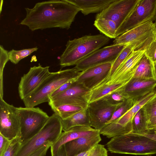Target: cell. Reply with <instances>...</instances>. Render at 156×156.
Wrapping results in <instances>:
<instances>
[{
	"mask_svg": "<svg viewBox=\"0 0 156 156\" xmlns=\"http://www.w3.org/2000/svg\"><path fill=\"white\" fill-rule=\"evenodd\" d=\"M154 130H155V132H156V129H155Z\"/></svg>",
	"mask_w": 156,
	"mask_h": 156,
	"instance_id": "cell-45",
	"label": "cell"
},
{
	"mask_svg": "<svg viewBox=\"0 0 156 156\" xmlns=\"http://www.w3.org/2000/svg\"><path fill=\"white\" fill-rule=\"evenodd\" d=\"M11 140L0 134V156H3L7 150Z\"/></svg>",
	"mask_w": 156,
	"mask_h": 156,
	"instance_id": "cell-36",
	"label": "cell"
},
{
	"mask_svg": "<svg viewBox=\"0 0 156 156\" xmlns=\"http://www.w3.org/2000/svg\"><path fill=\"white\" fill-rule=\"evenodd\" d=\"M113 62L97 65L82 72L76 81L91 90L109 76Z\"/></svg>",
	"mask_w": 156,
	"mask_h": 156,
	"instance_id": "cell-17",
	"label": "cell"
},
{
	"mask_svg": "<svg viewBox=\"0 0 156 156\" xmlns=\"http://www.w3.org/2000/svg\"><path fill=\"white\" fill-rule=\"evenodd\" d=\"M132 130L131 133H138L145 132L147 125L144 119L141 109L135 115L132 121Z\"/></svg>",
	"mask_w": 156,
	"mask_h": 156,
	"instance_id": "cell-30",
	"label": "cell"
},
{
	"mask_svg": "<svg viewBox=\"0 0 156 156\" xmlns=\"http://www.w3.org/2000/svg\"><path fill=\"white\" fill-rule=\"evenodd\" d=\"M154 34L155 37V39L156 40V29L154 32Z\"/></svg>",
	"mask_w": 156,
	"mask_h": 156,
	"instance_id": "cell-42",
	"label": "cell"
},
{
	"mask_svg": "<svg viewBox=\"0 0 156 156\" xmlns=\"http://www.w3.org/2000/svg\"><path fill=\"white\" fill-rule=\"evenodd\" d=\"M156 86V79L134 77L122 90L125 99L138 101L153 91Z\"/></svg>",
	"mask_w": 156,
	"mask_h": 156,
	"instance_id": "cell-16",
	"label": "cell"
},
{
	"mask_svg": "<svg viewBox=\"0 0 156 156\" xmlns=\"http://www.w3.org/2000/svg\"><path fill=\"white\" fill-rule=\"evenodd\" d=\"M155 23L150 21L143 23L115 38L113 44L126 45L137 41L149 40L154 38Z\"/></svg>",
	"mask_w": 156,
	"mask_h": 156,
	"instance_id": "cell-15",
	"label": "cell"
},
{
	"mask_svg": "<svg viewBox=\"0 0 156 156\" xmlns=\"http://www.w3.org/2000/svg\"><path fill=\"white\" fill-rule=\"evenodd\" d=\"M90 90L76 80L64 91L50 98L48 104H68L86 108L89 104Z\"/></svg>",
	"mask_w": 156,
	"mask_h": 156,
	"instance_id": "cell-9",
	"label": "cell"
},
{
	"mask_svg": "<svg viewBox=\"0 0 156 156\" xmlns=\"http://www.w3.org/2000/svg\"><path fill=\"white\" fill-rule=\"evenodd\" d=\"M22 144L21 137L17 136L11 140L3 156H15Z\"/></svg>",
	"mask_w": 156,
	"mask_h": 156,
	"instance_id": "cell-32",
	"label": "cell"
},
{
	"mask_svg": "<svg viewBox=\"0 0 156 156\" xmlns=\"http://www.w3.org/2000/svg\"><path fill=\"white\" fill-rule=\"evenodd\" d=\"M25 9L26 16L20 24L32 31L55 27L68 29L80 11L67 0L38 2L33 8Z\"/></svg>",
	"mask_w": 156,
	"mask_h": 156,
	"instance_id": "cell-1",
	"label": "cell"
},
{
	"mask_svg": "<svg viewBox=\"0 0 156 156\" xmlns=\"http://www.w3.org/2000/svg\"><path fill=\"white\" fill-rule=\"evenodd\" d=\"M94 25L103 34L111 38H116L118 28L112 20L104 18L96 19Z\"/></svg>",
	"mask_w": 156,
	"mask_h": 156,
	"instance_id": "cell-23",
	"label": "cell"
},
{
	"mask_svg": "<svg viewBox=\"0 0 156 156\" xmlns=\"http://www.w3.org/2000/svg\"><path fill=\"white\" fill-rule=\"evenodd\" d=\"M106 146L112 153L149 156L156 154V132L128 133L112 138Z\"/></svg>",
	"mask_w": 156,
	"mask_h": 156,
	"instance_id": "cell-2",
	"label": "cell"
},
{
	"mask_svg": "<svg viewBox=\"0 0 156 156\" xmlns=\"http://www.w3.org/2000/svg\"><path fill=\"white\" fill-rule=\"evenodd\" d=\"M154 91L156 92V86H155V87L154 89Z\"/></svg>",
	"mask_w": 156,
	"mask_h": 156,
	"instance_id": "cell-44",
	"label": "cell"
},
{
	"mask_svg": "<svg viewBox=\"0 0 156 156\" xmlns=\"http://www.w3.org/2000/svg\"><path fill=\"white\" fill-rule=\"evenodd\" d=\"M141 110L147 127L148 123L156 118V95L147 103Z\"/></svg>",
	"mask_w": 156,
	"mask_h": 156,
	"instance_id": "cell-28",
	"label": "cell"
},
{
	"mask_svg": "<svg viewBox=\"0 0 156 156\" xmlns=\"http://www.w3.org/2000/svg\"><path fill=\"white\" fill-rule=\"evenodd\" d=\"M137 101L130 99H125L122 103L118 105L111 119L106 125L114 122L124 115L135 104Z\"/></svg>",
	"mask_w": 156,
	"mask_h": 156,
	"instance_id": "cell-26",
	"label": "cell"
},
{
	"mask_svg": "<svg viewBox=\"0 0 156 156\" xmlns=\"http://www.w3.org/2000/svg\"><path fill=\"white\" fill-rule=\"evenodd\" d=\"M0 89L3 90V72L6 62L9 60V58L8 51L5 50L3 46L0 45Z\"/></svg>",
	"mask_w": 156,
	"mask_h": 156,
	"instance_id": "cell-34",
	"label": "cell"
},
{
	"mask_svg": "<svg viewBox=\"0 0 156 156\" xmlns=\"http://www.w3.org/2000/svg\"><path fill=\"white\" fill-rule=\"evenodd\" d=\"M151 64L154 75V78L156 79V61L152 64Z\"/></svg>",
	"mask_w": 156,
	"mask_h": 156,
	"instance_id": "cell-40",
	"label": "cell"
},
{
	"mask_svg": "<svg viewBox=\"0 0 156 156\" xmlns=\"http://www.w3.org/2000/svg\"><path fill=\"white\" fill-rule=\"evenodd\" d=\"M101 140L100 131L77 138L64 144L67 156H75L86 151Z\"/></svg>",
	"mask_w": 156,
	"mask_h": 156,
	"instance_id": "cell-18",
	"label": "cell"
},
{
	"mask_svg": "<svg viewBox=\"0 0 156 156\" xmlns=\"http://www.w3.org/2000/svg\"><path fill=\"white\" fill-rule=\"evenodd\" d=\"M0 134L11 140L20 137V118L17 107L6 102L0 96Z\"/></svg>",
	"mask_w": 156,
	"mask_h": 156,
	"instance_id": "cell-10",
	"label": "cell"
},
{
	"mask_svg": "<svg viewBox=\"0 0 156 156\" xmlns=\"http://www.w3.org/2000/svg\"><path fill=\"white\" fill-rule=\"evenodd\" d=\"M122 89L114 91L102 98L106 100L111 105H120L125 99L122 94Z\"/></svg>",
	"mask_w": 156,
	"mask_h": 156,
	"instance_id": "cell-31",
	"label": "cell"
},
{
	"mask_svg": "<svg viewBox=\"0 0 156 156\" xmlns=\"http://www.w3.org/2000/svg\"><path fill=\"white\" fill-rule=\"evenodd\" d=\"M155 24H156V22H155Z\"/></svg>",
	"mask_w": 156,
	"mask_h": 156,
	"instance_id": "cell-46",
	"label": "cell"
},
{
	"mask_svg": "<svg viewBox=\"0 0 156 156\" xmlns=\"http://www.w3.org/2000/svg\"><path fill=\"white\" fill-rule=\"evenodd\" d=\"M55 156H67L64 144L59 148Z\"/></svg>",
	"mask_w": 156,
	"mask_h": 156,
	"instance_id": "cell-39",
	"label": "cell"
},
{
	"mask_svg": "<svg viewBox=\"0 0 156 156\" xmlns=\"http://www.w3.org/2000/svg\"><path fill=\"white\" fill-rule=\"evenodd\" d=\"M75 67L71 69L50 73L39 86L23 100L25 107H34L48 102L51 94L67 82L77 79L82 73Z\"/></svg>",
	"mask_w": 156,
	"mask_h": 156,
	"instance_id": "cell-4",
	"label": "cell"
},
{
	"mask_svg": "<svg viewBox=\"0 0 156 156\" xmlns=\"http://www.w3.org/2000/svg\"><path fill=\"white\" fill-rule=\"evenodd\" d=\"M110 38L103 34L87 35L69 40L60 58L62 67L76 65L79 62L107 44Z\"/></svg>",
	"mask_w": 156,
	"mask_h": 156,
	"instance_id": "cell-3",
	"label": "cell"
},
{
	"mask_svg": "<svg viewBox=\"0 0 156 156\" xmlns=\"http://www.w3.org/2000/svg\"><path fill=\"white\" fill-rule=\"evenodd\" d=\"M52 144L50 143L45 144L28 156H45L48 150Z\"/></svg>",
	"mask_w": 156,
	"mask_h": 156,
	"instance_id": "cell-38",
	"label": "cell"
},
{
	"mask_svg": "<svg viewBox=\"0 0 156 156\" xmlns=\"http://www.w3.org/2000/svg\"><path fill=\"white\" fill-rule=\"evenodd\" d=\"M62 130L66 131L72 127L81 126L91 127L87 108L79 112L69 118L62 119Z\"/></svg>",
	"mask_w": 156,
	"mask_h": 156,
	"instance_id": "cell-22",
	"label": "cell"
},
{
	"mask_svg": "<svg viewBox=\"0 0 156 156\" xmlns=\"http://www.w3.org/2000/svg\"><path fill=\"white\" fill-rule=\"evenodd\" d=\"M145 50L140 49L133 50L114 74L99 85L121 83L126 86L134 77L136 70L145 54Z\"/></svg>",
	"mask_w": 156,
	"mask_h": 156,
	"instance_id": "cell-8",
	"label": "cell"
},
{
	"mask_svg": "<svg viewBox=\"0 0 156 156\" xmlns=\"http://www.w3.org/2000/svg\"><path fill=\"white\" fill-rule=\"evenodd\" d=\"M145 55L151 64L156 61V40L155 38L146 49Z\"/></svg>",
	"mask_w": 156,
	"mask_h": 156,
	"instance_id": "cell-35",
	"label": "cell"
},
{
	"mask_svg": "<svg viewBox=\"0 0 156 156\" xmlns=\"http://www.w3.org/2000/svg\"><path fill=\"white\" fill-rule=\"evenodd\" d=\"M156 125V118L150 121L148 124L147 128L148 130L150 128Z\"/></svg>",
	"mask_w": 156,
	"mask_h": 156,
	"instance_id": "cell-41",
	"label": "cell"
},
{
	"mask_svg": "<svg viewBox=\"0 0 156 156\" xmlns=\"http://www.w3.org/2000/svg\"><path fill=\"white\" fill-rule=\"evenodd\" d=\"M99 131L91 127L79 126L62 132L57 140L50 147L51 156H55L59 148L67 142Z\"/></svg>",
	"mask_w": 156,
	"mask_h": 156,
	"instance_id": "cell-19",
	"label": "cell"
},
{
	"mask_svg": "<svg viewBox=\"0 0 156 156\" xmlns=\"http://www.w3.org/2000/svg\"><path fill=\"white\" fill-rule=\"evenodd\" d=\"M155 95L156 92L153 91L137 101L135 104L128 112L112 123L114 125L119 127L126 126L129 123L132 122L133 117L137 112Z\"/></svg>",
	"mask_w": 156,
	"mask_h": 156,
	"instance_id": "cell-21",
	"label": "cell"
},
{
	"mask_svg": "<svg viewBox=\"0 0 156 156\" xmlns=\"http://www.w3.org/2000/svg\"><path fill=\"white\" fill-rule=\"evenodd\" d=\"M50 106L54 113L62 120L66 119L85 109L80 106L68 104L51 105Z\"/></svg>",
	"mask_w": 156,
	"mask_h": 156,
	"instance_id": "cell-24",
	"label": "cell"
},
{
	"mask_svg": "<svg viewBox=\"0 0 156 156\" xmlns=\"http://www.w3.org/2000/svg\"><path fill=\"white\" fill-rule=\"evenodd\" d=\"M140 0H116L98 13L96 19L104 18L112 20L115 23L118 29Z\"/></svg>",
	"mask_w": 156,
	"mask_h": 156,
	"instance_id": "cell-11",
	"label": "cell"
},
{
	"mask_svg": "<svg viewBox=\"0 0 156 156\" xmlns=\"http://www.w3.org/2000/svg\"><path fill=\"white\" fill-rule=\"evenodd\" d=\"M77 79L70 80L62 85L51 94L50 95V98L54 97L65 90L73 83L76 81Z\"/></svg>",
	"mask_w": 156,
	"mask_h": 156,
	"instance_id": "cell-37",
	"label": "cell"
},
{
	"mask_svg": "<svg viewBox=\"0 0 156 156\" xmlns=\"http://www.w3.org/2000/svg\"><path fill=\"white\" fill-rule=\"evenodd\" d=\"M22 143L37 134L43 127L49 116L39 107L17 108Z\"/></svg>",
	"mask_w": 156,
	"mask_h": 156,
	"instance_id": "cell-6",
	"label": "cell"
},
{
	"mask_svg": "<svg viewBox=\"0 0 156 156\" xmlns=\"http://www.w3.org/2000/svg\"><path fill=\"white\" fill-rule=\"evenodd\" d=\"M3 0H1V12L2 10V5L3 4Z\"/></svg>",
	"mask_w": 156,
	"mask_h": 156,
	"instance_id": "cell-43",
	"label": "cell"
},
{
	"mask_svg": "<svg viewBox=\"0 0 156 156\" xmlns=\"http://www.w3.org/2000/svg\"><path fill=\"white\" fill-rule=\"evenodd\" d=\"M83 156H108V152L104 145L98 144L85 151Z\"/></svg>",
	"mask_w": 156,
	"mask_h": 156,
	"instance_id": "cell-33",
	"label": "cell"
},
{
	"mask_svg": "<svg viewBox=\"0 0 156 156\" xmlns=\"http://www.w3.org/2000/svg\"><path fill=\"white\" fill-rule=\"evenodd\" d=\"M156 20V0H140L117 30L118 37L144 23Z\"/></svg>",
	"mask_w": 156,
	"mask_h": 156,
	"instance_id": "cell-7",
	"label": "cell"
},
{
	"mask_svg": "<svg viewBox=\"0 0 156 156\" xmlns=\"http://www.w3.org/2000/svg\"><path fill=\"white\" fill-rule=\"evenodd\" d=\"M118 105H111L103 98L89 103L87 108L91 127L100 131L111 119Z\"/></svg>",
	"mask_w": 156,
	"mask_h": 156,
	"instance_id": "cell-14",
	"label": "cell"
},
{
	"mask_svg": "<svg viewBox=\"0 0 156 156\" xmlns=\"http://www.w3.org/2000/svg\"><path fill=\"white\" fill-rule=\"evenodd\" d=\"M126 45L113 44L100 48L79 62L75 67L83 72L97 65L113 62Z\"/></svg>",
	"mask_w": 156,
	"mask_h": 156,
	"instance_id": "cell-12",
	"label": "cell"
},
{
	"mask_svg": "<svg viewBox=\"0 0 156 156\" xmlns=\"http://www.w3.org/2000/svg\"><path fill=\"white\" fill-rule=\"evenodd\" d=\"M134 77L142 78H154L150 62L145 54L137 66Z\"/></svg>",
	"mask_w": 156,
	"mask_h": 156,
	"instance_id": "cell-25",
	"label": "cell"
},
{
	"mask_svg": "<svg viewBox=\"0 0 156 156\" xmlns=\"http://www.w3.org/2000/svg\"><path fill=\"white\" fill-rule=\"evenodd\" d=\"M62 131V119L54 113L49 116L43 127L37 134L22 143L15 156H28L45 144H53Z\"/></svg>",
	"mask_w": 156,
	"mask_h": 156,
	"instance_id": "cell-5",
	"label": "cell"
},
{
	"mask_svg": "<svg viewBox=\"0 0 156 156\" xmlns=\"http://www.w3.org/2000/svg\"><path fill=\"white\" fill-rule=\"evenodd\" d=\"M75 5L84 15L100 12L116 0H67Z\"/></svg>",
	"mask_w": 156,
	"mask_h": 156,
	"instance_id": "cell-20",
	"label": "cell"
},
{
	"mask_svg": "<svg viewBox=\"0 0 156 156\" xmlns=\"http://www.w3.org/2000/svg\"><path fill=\"white\" fill-rule=\"evenodd\" d=\"M49 67L38 66L30 67L28 72L21 78L18 86L19 96L22 100L30 95L48 75Z\"/></svg>",
	"mask_w": 156,
	"mask_h": 156,
	"instance_id": "cell-13",
	"label": "cell"
},
{
	"mask_svg": "<svg viewBox=\"0 0 156 156\" xmlns=\"http://www.w3.org/2000/svg\"><path fill=\"white\" fill-rule=\"evenodd\" d=\"M38 49L36 47L18 51L12 49L8 52L9 60L13 63L17 64L21 60L36 51Z\"/></svg>",
	"mask_w": 156,
	"mask_h": 156,
	"instance_id": "cell-29",
	"label": "cell"
},
{
	"mask_svg": "<svg viewBox=\"0 0 156 156\" xmlns=\"http://www.w3.org/2000/svg\"><path fill=\"white\" fill-rule=\"evenodd\" d=\"M136 49L135 46L131 44L126 45L125 46L112 63L109 75L107 78L111 76L114 74L128 55L133 50H136Z\"/></svg>",
	"mask_w": 156,
	"mask_h": 156,
	"instance_id": "cell-27",
	"label": "cell"
}]
</instances>
